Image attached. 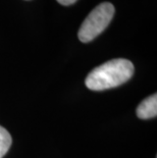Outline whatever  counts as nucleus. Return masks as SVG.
Masks as SVG:
<instances>
[{
	"instance_id": "obj_1",
	"label": "nucleus",
	"mask_w": 157,
	"mask_h": 158,
	"mask_svg": "<svg viewBox=\"0 0 157 158\" xmlns=\"http://www.w3.org/2000/svg\"><path fill=\"white\" fill-rule=\"evenodd\" d=\"M135 68L128 59H111L97 66L87 76L86 87L92 91L115 88L128 82L133 77Z\"/></svg>"
},
{
	"instance_id": "obj_2",
	"label": "nucleus",
	"mask_w": 157,
	"mask_h": 158,
	"mask_svg": "<svg viewBox=\"0 0 157 158\" xmlns=\"http://www.w3.org/2000/svg\"><path fill=\"white\" fill-rule=\"evenodd\" d=\"M115 8L111 3L102 2L89 13L79 30L78 38L83 43L94 40L107 28L114 15Z\"/></svg>"
},
{
	"instance_id": "obj_3",
	"label": "nucleus",
	"mask_w": 157,
	"mask_h": 158,
	"mask_svg": "<svg viewBox=\"0 0 157 158\" xmlns=\"http://www.w3.org/2000/svg\"><path fill=\"white\" fill-rule=\"evenodd\" d=\"M137 116L141 119H150L154 118L157 115V95L149 96L148 98L144 99L139 104L136 110Z\"/></svg>"
},
{
	"instance_id": "obj_4",
	"label": "nucleus",
	"mask_w": 157,
	"mask_h": 158,
	"mask_svg": "<svg viewBox=\"0 0 157 158\" xmlns=\"http://www.w3.org/2000/svg\"><path fill=\"white\" fill-rule=\"evenodd\" d=\"M11 143L12 139L10 134L8 133V131H6V129L0 126V158H3V156L8 152Z\"/></svg>"
},
{
	"instance_id": "obj_5",
	"label": "nucleus",
	"mask_w": 157,
	"mask_h": 158,
	"mask_svg": "<svg viewBox=\"0 0 157 158\" xmlns=\"http://www.w3.org/2000/svg\"><path fill=\"white\" fill-rule=\"evenodd\" d=\"M76 1H78V0H57L58 3H60L61 5H65V6L72 5L73 3H76Z\"/></svg>"
}]
</instances>
